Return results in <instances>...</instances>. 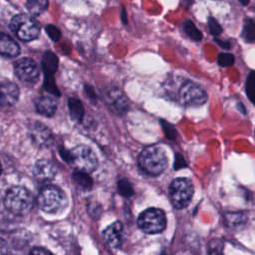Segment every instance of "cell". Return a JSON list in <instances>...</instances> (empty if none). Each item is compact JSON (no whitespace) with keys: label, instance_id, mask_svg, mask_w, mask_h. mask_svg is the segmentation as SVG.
<instances>
[{"label":"cell","instance_id":"obj_20","mask_svg":"<svg viewBox=\"0 0 255 255\" xmlns=\"http://www.w3.org/2000/svg\"><path fill=\"white\" fill-rule=\"evenodd\" d=\"M74 182L82 189H90L93 186V180L89 175V172L76 170L73 173Z\"/></svg>","mask_w":255,"mask_h":255},{"label":"cell","instance_id":"obj_5","mask_svg":"<svg viewBox=\"0 0 255 255\" xmlns=\"http://www.w3.org/2000/svg\"><path fill=\"white\" fill-rule=\"evenodd\" d=\"M11 31L22 41L29 42L40 34V24L36 19L27 14H19L10 22Z\"/></svg>","mask_w":255,"mask_h":255},{"label":"cell","instance_id":"obj_3","mask_svg":"<svg viewBox=\"0 0 255 255\" xmlns=\"http://www.w3.org/2000/svg\"><path fill=\"white\" fill-rule=\"evenodd\" d=\"M4 203L6 208L15 215H26L33 207V197L22 186H13L7 190Z\"/></svg>","mask_w":255,"mask_h":255},{"label":"cell","instance_id":"obj_8","mask_svg":"<svg viewBox=\"0 0 255 255\" xmlns=\"http://www.w3.org/2000/svg\"><path fill=\"white\" fill-rule=\"evenodd\" d=\"M179 100L187 107H199L206 103L207 94L197 84L187 81L179 89Z\"/></svg>","mask_w":255,"mask_h":255},{"label":"cell","instance_id":"obj_17","mask_svg":"<svg viewBox=\"0 0 255 255\" xmlns=\"http://www.w3.org/2000/svg\"><path fill=\"white\" fill-rule=\"evenodd\" d=\"M248 217L246 213L241 211L226 212L223 215V222L229 228H237L246 223Z\"/></svg>","mask_w":255,"mask_h":255},{"label":"cell","instance_id":"obj_35","mask_svg":"<svg viewBox=\"0 0 255 255\" xmlns=\"http://www.w3.org/2000/svg\"><path fill=\"white\" fill-rule=\"evenodd\" d=\"M121 18L124 24L128 23V17H127V11L125 9V7H122V13H121Z\"/></svg>","mask_w":255,"mask_h":255},{"label":"cell","instance_id":"obj_11","mask_svg":"<svg viewBox=\"0 0 255 255\" xmlns=\"http://www.w3.org/2000/svg\"><path fill=\"white\" fill-rule=\"evenodd\" d=\"M106 100L112 111L118 115L125 114L128 109V101L127 97L118 89L110 90L107 94Z\"/></svg>","mask_w":255,"mask_h":255},{"label":"cell","instance_id":"obj_27","mask_svg":"<svg viewBox=\"0 0 255 255\" xmlns=\"http://www.w3.org/2000/svg\"><path fill=\"white\" fill-rule=\"evenodd\" d=\"M235 58L232 54L229 53H220L217 58V63L221 67H229L234 64Z\"/></svg>","mask_w":255,"mask_h":255},{"label":"cell","instance_id":"obj_6","mask_svg":"<svg viewBox=\"0 0 255 255\" xmlns=\"http://www.w3.org/2000/svg\"><path fill=\"white\" fill-rule=\"evenodd\" d=\"M169 198L171 204L177 208H185L189 203L193 195V185L188 178L179 177L175 178L169 184Z\"/></svg>","mask_w":255,"mask_h":255},{"label":"cell","instance_id":"obj_22","mask_svg":"<svg viewBox=\"0 0 255 255\" xmlns=\"http://www.w3.org/2000/svg\"><path fill=\"white\" fill-rule=\"evenodd\" d=\"M241 35L246 42L255 41V22L252 19H246L244 21Z\"/></svg>","mask_w":255,"mask_h":255},{"label":"cell","instance_id":"obj_21","mask_svg":"<svg viewBox=\"0 0 255 255\" xmlns=\"http://www.w3.org/2000/svg\"><path fill=\"white\" fill-rule=\"evenodd\" d=\"M49 5L48 0H26V7L32 15L42 14Z\"/></svg>","mask_w":255,"mask_h":255},{"label":"cell","instance_id":"obj_30","mask_svg":"<svg viewBox=\"0 0 255 255\" xmlns=\"http://www.w3.org/2000/svg\"><path fill=\"white\" fill-rule=\"evenodd\" d=\"M46 32L47 34L49 35V37L53 40V41H59L62 34H61V31L54 25H47L46 26Z\"/></svg>","mask_w":255,"mask_h":255},{"label":"cell","instance_id":"obj_9","mask_svg":"<svg viewBox=\"0 0 255 255\" xmlns=\"http://www.w3.org/2000/svg\"><path fill=\"white\" fill-rule=\"evenodd\" d=\"M15 75L23 82L36 83L39 79L40 70L37 63L30 58H22L14 64Z\"/></svg>","mask_w":255,"mask_h":255},{"label":"cell","instance_id":"obj_13","mask_svg":"<svg viewBox=\"0 0 255 255\" xmlns=\"http://www.w3.org/2000/svg\"><path fill=\"white\" fill-rule=\"evenodd\" d=\"M56 173L57 168L50 159H39L33 167V174L40 180H50L54 178Z\"/></svg>","mask_w":255,"mask_h":255},{"label":"cell","instance_id":"obj_19","mask_svg":"<svg viewBox=\"0 0 255 255\" xmlns=\"http://www.w3.org/2000/svg\"><path fill=\"white\" fill-rule=\"evenodd\" d=\"M70 116L75 122H81L84 117V107L82 103L75 98H70L68 101Z\"/></svg>","mask_w":255,"mask_h":255},{"label":"cell","instance_id":"obj_31","mask_svg":"<svg viewBox=\"0 0 255 255\" xmlns=\"http://www.w3.org/2000/svg\"><path fill=\"white\" fill-rule=\"evenodd\" d=\"M161 125H162V128H163V130L165 132L166 137H168L170 139H174L176 137V130H175V128L172 126H170L169 124H167V123H165L163 121H161Z\"/></svg>","mask_w":255,"mask_h":255},{"label":"cell","instance_id":"obj_29","mask_svg":"<svg viewBox=\"0 0 255 255\" xmlns=\"http://www.w3.org/2000/svg\"><path fill=\"white\" fill-rule=\"evenodd\" d=\"M208 27H209L210 33L213 36H218V35H220L222 33V28H221L220 24L213 17H210L208 19Z\"/></svg>","mask_w":255,"mask_h":255},{"label":"cell","instance_id":"obj_32","mask_svg":"<svg viewBox=\"0 0 255 255\" xmlns=\"http://www.w3.org/2000/svg\"><path fill=\"white\" fill-rule=\"evenodd\" d=\"M175 157H176V159H175V162H174V169H179L181 167L186 166L184 158L180 154H176Z\"/></svg>","mask_w":255,"mask_h":255},{"label":"cell","instance_id":"obj_28","mask_svg":"<svg viewBox=\"0 0 255 255\" xmlns=\"http://www.w3.org/2000/svg\"><path fill=\"white\" fill-rule=\"evenodd\" d=\"M223 251V242L219 239H214L209 243L208 253L210 254H219Z\"/></svg>","mask_w":255,"mask_h":255},{"label":"cell","instance_id":"obj_33","mask_svg":"<svg viewBox=\"0 0 255 255\" xmlns=\"http://www.w3.org/2000/svg\"><path fill=\"white\" fill-rule=\"evenodd\" d=\"M31 254H51V252L45 248H40V247H35L30 251Z\"/></svg>","mask_w":255,"mask_h":255},{"label":"cell","instance_id":"obj_4","mask_svg":"<svg viewBox=\"0 0 255 255\" xmlns=\"http://www.w3.org/2000/svg\"><path fill=\"white\" fill-rule=\"evenodd\" d=\"M38 206L47 213H58L66 205L67 199L63 191L54 185L44 187L37 198Z\"/></svg>","mask_w":255,"mask_h":255},{"label":"cell","instance_id":"obj_12","mask_svg":"<svg viewBox=\"0 0 255 255\" xmlns=\"http://www.w3.org/2000/svg\"><path fill=\"white\" fill-rule=\"evenodd\" d=\"M104 239L110 247H120L125 239V230L123 224L120 221H116L108 226L104 231Z\"/></svg>","mask_w":255,"mask_h":255},{"label":"cell","instance_id":"obj_24","mask_svg":"<svg viewBox=\"0 0 255 255\" xmlns=\"http://www.w3.org/2000/svg\"><path fill=\"white\" fill-rule=\"evenodd\" d=\"M184 32L187 34L189 38H191L194 41H200L202 39V33L196 28L194 23L190 20H186L183 24Z\"/></svg>","mask_w":255,"mask_h":255},{"label":"cell","instance_id":"obj_25","mask_svg":"<svg viewBox=\"0 0 255 255\" xmlns=\"http://www.w3.org/2000/svg\"><path fill=\"white\" fill-rule=\"evenodd\" d=\"M118 189H119V192L125 197H129L133 194V188L130 182L127 178H122L119 180Z\"/></svg>","mask_w":255,"mask_h":255},{"label":"cell","instance_id":"obj_1","mask_svg":"<svg viewBox=\"0 0 255 255\" xmlns=\"http://www.w3.org/2000/svg\"><path fill=\"white\" fill-rule=\"evenodd\" d=\"M137 163L145 173L158 175L167 166V156L161 146L156 144L148 145L140 151Z\"/></svg>","mask_w":255,"mask_h":255},{"label":"cell","instance_id":"obj_36","mask_svg":"<svg viewBox=\"0 0 255 255\" xmlns=\"http://www.w3.org/2000/svg\"><path fill=\"white\" fill-rule=\"evenodd\" d=\"M237 108H238V110L240 111V113H241V114H243V115H246V109H245V107L243 106V104H241V103H238V105H237Z\"/></svg>","mask_w":255,"mask_h":255},{"label":"cell","instance_id":"obj_2","mask_svg":"<svg viewBox=\"0 0 255 255\" xmlns=\"http://www.w3.org/2000/svg\"><path fill=\"white\" fill-rule=\"evenodd\" d=\"M61 155L63 158L69 162V164L76 170L92 172L96 169L98 165L97 155L93 149L85 144H80L73 147L70 150H63Z\"/></svg>","mask_w":255,"mask_h":255},{"label":"cell","instance_id":"obj_23","mask_svg":"<svg viewBox=\"0 0 255 255\" xmlns=\"http://www.w3.org/2000/svg\"><path fill=\"white\" fill-rule=\"evenodd\" d=\"M246 95L251 103L255 105V71H251L245 83Z\"/></svg>","mask_w":255,"mask_h":255},{"label":"cell","instance_id":"obj_16","mask_svg":"<svg viewBox=\"0 0 255 255\" xmlns=\"http://www.w3.org/2000/svg\"><path fill=\"white\" fill-rule=\"evenodd\" d=\"M37 112L45 117H52L57 110V103L50 96H43L36 102Z\"/></svg>","mask_w":255,"mask_h":255},{"label":"cell","instance_id":"obj_14","mask_svg":"<svg viewBox=\"0 0 255 255\" xmlns=\"http://www.w3.org/2000/svg\"><path fill=\"white\" fill-rule=\"evenodd\" d=\"M19 98L18 87L11 82H4L1 85V104L3 107L13 106Z\"/></svg>","mask_w":255,"mask_h":255},{"label":"cell","instance_id":"obj_7","mask_svg":"<svg viewBox=\"0 0 255 255\" xmlns=\"http://www.w3.org/2000/svg\"><path fill=\"white\" fill-rule=\"evenodd\" d=\"M138 227L147 234H156L164 230L166 218L162 210L149 208L140 213L137 219Z\"/></svg>","mask_w":255,"mask_h":255},{"label":"cell","instance_id":"obj_18","mask_svg":"<svg viewBox=\"0 0 255 255\" xmlns=\"http://www.w3.org/2000/svg\"><path fill=\"white\" fill-rule=\"evenodd\" d=\"M58 57L51 51L45 52L42 58V69L45 75H54L58 69Z\"/></svg>","mask_w":255,"mask_h":255},{"label":"cell","instance_id":"obj_34","mask_svg":"<svg viewBox=\"0 0 255 255\" xmlns=\"http://www.w3.org/2000/svg\"><path fill=\"white\" fill-rule=\"evenodd\" d=\"M215 42L220 46V47H222L223 49H230L231 48V45H230V43L229 42H227V41H222V40H220V39H217V38H215Z\"/></svg>","mask_w":255,"mask_h":255},{"label":"cell","instance_id":"obj_10","mask_svg":"<svg viewBox=\"0 0 255 255\" xmlns=\"http://www.w3.org/2000/svg\"><path fill=\"white\" fill-rule=\"evenodd\" d=\"M30 136L32 141L40 147L48 146L53 139L51 130L41 123H34L30 128Z\"/></svg>","mask_w":255,"mask_h":255},{"label":"cell","instance_id":"obj_26","mask_svg":"<svg viewBox=\"0 0 255 255\" xmlns=\"http://www.w3.org/2000/svg\"><path fill=\"white\" fill-rule=\"evenodd\" d=\"M44 88L50 94H52L54 96H57V97L60 96V91L58 90V88L55 84V81H54V75H45Z\"/></svg>","mask_w":255,"mask_h":255},{"label":"cell","instance_id":"obj_15","mask_svg":"<svg viewBox=\"0 0 255 255\" xmlns=\"http://www.w3.org/2000/svg\"><path fill=\"white\" fill-rule=\"evenodd\" d=\"M0 52L1 55L8 58H14L19 55V45L8 35L2 33L0 35Z\"/></svg>","mask_w":255,"mask_h":255},{"label":"cell","instance_id":"obj_37","mask_svg":"<svg viewBox=\"0 0 255 255\" xmlns=\"http://www.w3.org/2000/svg\"><path fill=\"white\" fill-rule=\"evenodd\" d=\"M239 2L242 4V5H247L249 3V0H239Z\"/></svg>","mask_w":255,"mask_h":255}]
</instances>
